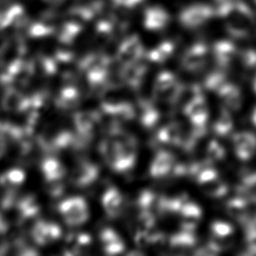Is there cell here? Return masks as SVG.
<instances>
[{"label": "cell", "instance_id": "obj_1", "mask_svg": "<svg viewBox=\"0 0 256 256\" xmlns=\"http://www.w3.org/2000/svg\"><path fill=\"white\" fill-rule=\"evenodd\" d=\"M59 211L68 225L80 226L90 217L88 206L82 198H66L59 204Z\"/></svg>", "mask_w": 256, "mask_h": 256}, {"label": "cell", "instance_id": "obj_2", "mask_svg": "<svg viewBox=\"0 0 256 256\" xmlns=\"http://www.w3.org/2000/svg\"><path fill=\"white\" fill-rule=\"evenodd\" d=\"M214 10L206 4H194L181 12L180 20L186 28H195L204 24L211 18Z\"/></svg>", "mask_w": 256, "mask_h": 256}, {"label": "cell", "instance_id": "obj_3", "mask_svg": "<svg viewBox=\"0 0 256 256\" xmlns=\"http://www.w3.org/2000/svg\"><path fill=\"white\" fill-rule=\"evenodd\" d=\"M144 54V48L140 38L132 35L126 38L119 46L118 60L124 66L138 62Z\"/></svg>", "mask_w": 256, "mask_h": 256}, {"label": "cell", "instance_id": "obj_4", "mask_svg": "<svg viewBox=\"0 0 256 256\" xmlns=\"http://www.w3.org/2000/svg\"><path fill=\"white\" fill-rule=\"evenodd\" d=\"M208 48L203 43L192 46L184 54L182 64L187 71L195 72L201 70L206 62Z\"/></svg>", "mask_w": 256, "mask_h": 256}, {"label": "cell", "instance_id": "obj_5", "mask_svg": "<svg viewBox=\"0 0 256 256\" xmlns=\"http://www.w3.org/2000/svg\"><path fill=\"white\" fill-rule=\"evenodd\" d=\"M232 144L240 160H248L256 152V136L252 132H239L232 136Z\"/></svg>", "mask_w": 256, "mask_h": 256}, {"label": "cell", "instance_id": "obj_6", "mask_svg": "<svg viewBox=\"0 0 256 256\" xmlns=\"http://www.w3.org/2000/svg\"><path fill=\"white\" fill-rule=\"evenodd\" d=\"M99 176V169L90 162H82L76 167L71 176L72 183L78 187H86L93 184Z\"/></svg>", "mask_w": 256, "mask_h": 256}, {"label": "cell", "instance_id": "obj_7", "mask_svg": "<svg viewBox=\"0 0 256 256\" xmlns=\"http://www.w3.org/2000/svg\"><path fill=\"white\" fill-rule=\"evenodd\" d=\"M184 110L187 116L190 118L192 124L196 127L204 126L208 121V107L203 94L195 98L190 104H187L186 106L184 108Z\"/></svg>", "mask_w": 256, "mask_h": 256}, {"label": "cell", "instance_id": "obj_8", "mask_svg": "<svg viewBox=\"0 0 256 256\" xmlns=\"http://www.w3.org/2000/svg\"><path fill=\"white\" fill-rule=\"evenodd\" d=\"M97 122L98 118L96 114L88 111H80L74 116V122L82 138V144L92 138Z\"/></svg>", "mask_w": 256, "mask_h": 256}, {"label": "cell", "instance_id": "obj_9", "mask_svg": "<svg viewBox=\"0 0 256 256\" xmlns=\"http://www.w3.org/2000/svg\"><path fill=\"white\" fill-rule=\"evenodd\" d=\"M176 160L168 152H160L156 154L150 166V175L155 178L166 176L174 170Z\"/></svg>", "mask_w": 256, "mask_h": 256}, {"label": "cell", "instance_id": "obj_10", "mask_svg": "<svg viewBox=\"0 0 256 256\" xmlns=\"http://www.w3.org/2000/svg\"><path fill=\"white\" fill-rule=\"evenodd\" d=\"M169 20V14L161 7L153 6L146 10L144 15V26L148 30H161L166 26Z\"/></svg>", "mask_w": 256, "mask_h": 256}, {"label": "cell", "instance_id": "obj_11", "mask_svg": "<svg viewBox=\"0 0 256 256\" xmlns=\"http://www.w3.org/2000/svg\"><path fill=\"white\" fill-rule=\"evenodd\" d=\"M122 197L120 192L114 188L110 187L108 189L102 197V206L107 214L111 218H116L121 212L122 206Z\"/></svg>", "mask_w": 256, "mask_h": 256}, {"label": "cell", "instance_id": "obj_12", "mask_svg": "<svg viewBox=\"0 0 256 256\" xmlns=\"http://www.w3.org/2000/svg\"><path fill=\"white\" fill-rule=\"evenodd\" d=\"M214 54L218 66L228 68L236 58L237 50L232 42L223 40L215 44Z\"/></svg>", "mask_w": 256, "mask_h": 256}, {"label": "cell", "instance_id": "obj_13", "mask_svg": "<svg viewBox=\"0 0 256 256\" xmlns=\"http://www.w3.org/2000/svg\"><path fill=\"white\" fill-rule=\"evenodd\" d=\"M217 94L224 100L226 106L230 110H238L242 107V96L240 90L234 84L228 82Z\"/></svg>", "mask_w": 256, "mask_h": 256}, {"label": "cell", "instance_id": "obj_14", "mask_svg": "<svg viewBox=\"0 0 256 256\" xmlns=\"http://www.w3.org/2000/svg\"><path fill=\"white\" fill-rule=\"evenodd\" d=\"M226 211L228 214L236 220L244 223L250 212V203L246 198L240 197L232 198L226 203Z\"/></svg>", "mask_w": 256, "mask_h": 256}, {"label": "cell", "instance_id": "obj_15", "mask_svg": "<svg viewBox=\"0 0 256 256\" xmlns=\"http://www.w3.org/2000/svg\"><path fill=\"white\" fill-rule=\"evenodd\" d=\"M124 66V68L121 73L122 80L130 86L138 88L142 82L144 76L146 74V66L138 64V62Z\"/></svg>", "mask_w": 256, "mask_h": 256}, {"label": "cell", "instance_id": "obj_16", "mask_svg": "<svg viewBox=\"0 0 256 256\" xmlns=\"http://www.w3.org/2000/svg\"><path fill=\"white\" fill-rule=\"evenodd\" d=\"M158 138L164 144L181 146L183 142V132L178 125L172 124L160 130Z\"/></svg>", "mask_w": 256, "mask_h": 256}, {"label": "cell", "instance_id": "obj_17", "mask_svg": "<svg viewBox=\"0 0 256 256\" xmlns=\"http://www.w3.org/2000/svg\"><path fill=\"white\" fill-rule=\"evenodd\" d=\"M80 93L76 88L66 86L64 88L56 100V105L60 108L68 110L76 107L80 104Z\"/></svg>", "mask_w": 256, "mask_h": 256}, {"label": "cell", "instance_id": "obj_18", "mask_svg": "<svg viewBox=\"0 0 256 256\" xmlns=\"http://www.w3.org/2000/svg\"><path fill=\"white\" fill-rule=\"evenodd\" d=\"M43 170L49 181L62 180L63 176L66 174V169L62 164L54 158L46 160Z\"/></svg>", "mask_w": 256, "mask_h": 256}, {"label": "cell", "instance_id": "obj_19", "mask_svg": "<svg viewBox=\"0 0 256 256\" xmlns=\"http://www.w3.org/2000/svg\"><path fill=\"white\" fill-rule=\"evenodd\" d=\"M234 127L232 118L228 110H222L218 119L214 124V130L215 133L220 136H224L229 134Z\"/></svg>", "mask_w": 256, "mask_h": 256}, {"label": "cell", "instance_id": "obj_20", "mask_svg": "<svg viewBox=\"0 0 256 256\" xmlns=\"http://www.w3.org/2000/svg\"><path fill=\"white\" fill-rule=\"evenodd\" d=\"M200 186L204 194H208L210 197L222 198L228 192V186L218 178L208 183L201 184Z\"/></svg>", "mask_w": 256, "mask_h": 256}, {"label": "cell", "instance_id": "obj_21", "mask_svg": "<svg viewBox=\"0 0 256 256\" xmlns=\"http://www.w3.org/2000/svg\"><path fill=\"white\" fill-rule=\"evenodd\" d=\"M170 242V245L175 248L186 250V248H189L190 246L195 245L196 238L192 232L183 231V232L172 236Z\"/></svg>", "mask_w": 256, "mask_h": 256}, {"label": "cell", "instance_id": "obj_22", "mask_svg": "<svg viewBox=\"0 0 256 256\" xmlns=\"http://www.w3.org/2000/svg\"><path fill=\"white\" fill-rule=\"evenodd\" d=\"M174 51V46L170 42H164L158 46L156 48L153 49L148 54V58L152 62H166Z\"/></svg>", "mask_w": 256, "mask_h": 256}, {"label": "cell", "instance_id": "obj_23", "mask_svg": "<svg viewBox=\"0 0 256 256\" xmlns=\"http://www.w3.org/2000/svg\"><path fill=\"white\" fill-rule=\"evenodd\" d=\"M180 214L182 215L183 220L198 222L202 215V211L198 204L187 200L181 208Z\"/></svg>", "mask_w": 256, "mask_h": 256}, {"label": "cell", "instance_id": "obj_24", "mask_svg": "<svg viewBox=\"0 0 256 256\" xmlns=\"http://www.w3.org/2000/svg\"><path fill=\"white\" fill-rule=\"evenodd\" d=\"M176 82L178 80L176 76L172 73L163 72L160 74L158 76L156 77L155 86H154V92H160L162 90H166Z\"/></svg>", "mask_w": 256, "mask_h": 256}, {"label": "cell", "instance_id": "obj_25", "mask_svg": "<svg viewBox=\"0 0 256 256\" xmlns=\"http://www.w3.org/2000/svg\"><path fill=\"white\" fill-rule=\"evenodd\" d=\"M228 84L226 76L222 73H214L210 74L206 79L204 86L206 88L210 90H214L216 93H218L220 90H222L226 84Z\"/></svg>", "mask_w": 256, "mask_h": 256}, {"label": "cell", "instance_id": "obj_26", "mask_svg": "<svg viewBox=\"0 0 256 256\" xmlns=\"http://www.w3.org/2000/svg\"><path fill=\"white\" fill-rule=\"evenodd\" d=\"M211 228L214 236L218 238H226L234 232L232 225L225 222H214L212 224Z\"/></svg>", "mask_w": 256, "mask_h": 256}, {"label": "cell", "instance_id": "obj_27", "mask_svg": "<svg viewBox=\"0 0 256 256\" xmlns=\"http://www.w3.org/2000/svg\"><path fill=\"white\" fill-rule=\"evenodd\" d=\"M226 152L224 147L216 141H212L208 147V158L211 162H216L222 160L225 156Z\"/></svg>", "mask_w": 256, "mask_h": 256}, {"label": "cell", "instance_id": "obj_28", "mask_svg": "<svg viewBox=\"0 0 256 256\" xmlns=\"http://www.w3.org/2000/svg\"><path fill=\"white\" fill-rule=\"evenodd\" d=\"M114 116H116L124 121L132 120L135 116L134 107L128 102H119L114 112Z\"/></svg>", "mask_w": 256, "mask_h": 256}, {"label": "cell", "instance_id": "obj_29", "mask_svg": "<svg viewBox=\"0 0 256 256\" xmlns=\"http://www.w3.org/2000/svg\"><path fill=\"white\" fill-rule=\"evenodd\" d=\"M80 28L76 24H68L63 26L60 34V40L63 43H70L73 42L78 34L80 32Z\"/></svg>", "mask_w": 256, "mask_h": 256}, {"label": "cell", "instance_id": "obj_30", "mask_svg": "<svg viewBox=\"0 0 256 256\" xmlns=\"http://www.w3.org/2000/svg\"><path fill=\"white\" fill-rule=\"evenodd\" d=\"M158 118H160V114L154 108L146 106L142 114L141 122L147 128H152L158 121Z\"/></svg>", "mask_w": 256, "mask_h": 256}, {"label": "cell", "instance_id": "obj_31", "mask_svg": "<svg viewBox=\"0 0 256 256\" xmlns=\"http://www.w3.org/2000/svg\"><path fill=\"white\" fill-rule=\"evenodd\" d=\"M196 178L198 180V182L200 184L208 183L212 180H217L218 178V173L217 172L210 168V167H204L201 169L200 172L198 173Z\"/></svg>", "mask_w": 256, "mask_h": 256}, {"label": "cell", "instance_id": "obj_32", "mask_svg": "<svg viewBox=\"0 0 256 256\" xmlns=\"http://www.w3.org/2000/svg\"><path fill=\"white\" fill-rule=\"evenodd\" d=\"M138 222L144 230H150L155 225V214H153L150 212L141 211V214L139 215Z\"/></svg>", "mask_w": 256, "mask_h": 256}, {"label": "cell", "instance_id": "obj_33", "mask_svg": "<svg viewBox=\"0 0 256 256\" xmlns=\"http://www.w3.org/2000/svg\"><path fill=\"white\" fill-rule=\"evenodd\" d=\"M100 237L104 246H106V245H108L110 243L116 242L122 240L118 232L111 228H106L102 230L100 232Z\"/></svg>", "mask_w": 256, "mask_h": 256}, {"label": "cell", "instance_id": "obj_34", "mask_svg": "<svg viewBox=\"0 0 256 256\" xmlns=\"http://www.w3.org/2000/svg\"><path fill=\"white\" fill-rule=\"evenodd\" d=\"M242 62L248 68H256V51L246 50L242 54Z\"/></svg>", "mask_w": 256, "mask_h": 256}, {"label": "cell", "instance_id": "obj_35", "mask_svg": "<svg viewBox=\"0 0 256 256\" xmlns=\"http://www.w3.org/2000/svg\"><path fill=\"white\" fill-rule=\"evenodd\" d=\"M104 250L108 254H118L124 250V244L122 240H118L116 242L110 243L108 245L104 246Z\"/></svg>", "mask_w": 256, "mask_h": 256}, {"label": "cell", "instance_id": "obj_36", "mask_svg": "<svg viewBox=\"0 0 256 256\" xmlns=\"http://www.w3.org/2000/svg\"><path fill=\"white\" fill-rule=\"evenodd\" d=\"M252 120H253V122L256 126V107L254 108V110L253 111V114H252Z\"/></svg>", "mask_w": 256, "mask_h": 256}, {"label": "cell", "instance_id": "obj_37", "mask_svg": "<svg viewBox=\"0 0 256 256\" xmlns=\"http://www.w3.org/2000/svg\"><path fill=\"white\" fill-rule=\"evenodd\" d=\"M254 88L256 92V77L254 78Z\"/></svg>", "mask_w": 256, "mask_h": 256}, {"label": "cell", "instance_id": "obj_38", "mask_svg": "<svg viewBox=\"0 0 256 256\" xmlns=\"http://www.w3.org/2000/svg\"><path fill=\"white\" fill-rule=\"evenodd\" d=\"M51 1H58V0H51Z\"/></svg>", "mask_w": 256, "mask_h": 256}, {"label": "cell", "instance_id": "obj_39", "mask_svg": "<svg viewBox=\"0 0 256 256\" xmlns=\"http://www.w3.org/2000/svg\"></svg>", "mask_w": 256, "mask_h": 256}]
</instances>
